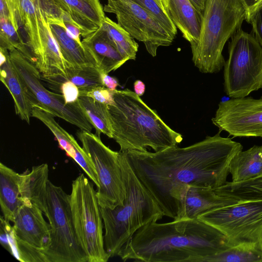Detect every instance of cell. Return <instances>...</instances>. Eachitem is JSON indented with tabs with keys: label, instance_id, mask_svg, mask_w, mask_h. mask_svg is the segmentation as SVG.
<instances>
[{
	"label": "cell",
	"instance_id": "277c9868",
	"mask_svg": "<svg viewBox=\"0 0 262 262\" xmlns=\"http://www.w3.org/2000/svg\"><path fill=\"white\" fill-rule=\"evenodd\" d=\"M119 159L125 186L123 205L114 209L100 207L104 228V247L110 257L121 249L141 227L161 220L163 215L147 190L137 178L122 152Z\"/></svg>",
	"mask_w": 262,
	"mask_h": 262
},
{
	"label": "cell",
	"instance_id": "1f68e13d",
	"mask_svg": "<svg viewBox=\"0 0 262 262\" xmlns=\"http://www.w3.org/2000/svg\"><path fill=\"white\" fill-rule=\"evenodd\" d=\"M0 48L8 51L16 49L33 63L34 59L29 48L9 19L0 18Z\"/></svg>",
	"mask_w": 262,
	"mask_h": 262
},
{
	"label": "cell",
	"instance_id": "52a82bcc",
	"mask_svg": "<svg viewBox=\"0 0 262 262\" xmlns=\"http://www.w3.org/2000/svg\"><path fill=\"white\" fill-rule=\"evenodd\" d=\"M224 66V88L231 98L262 89V47L252 34L239 29L231 38Z\"/></svg>",
	"mask_w": 262,
	"mask_h": 262
},
{
	"label": "cell",
	"instance_id": "8fae6325",
	"mask_svg": "<svg viewBox=\"0 0 262 262\" xmlns=\"http://www.w3.org/2000/svg\"><path fill=\"white\" fill-rule=\"evenodd\" d=\"M11 62L24 81L34 106H38L71 123L81 130L91 132L90 123L78 101L66 104L61 94L47 90L41 83V74L35 66L16 49L9 51Z\"/></svg>",
	"mask_w": 262,
	"mask_h": 262
},
{
	"label": "cell",
	"instance_id": "6da1fadb",
	"mask_svg": "<svg viewBox=\"0 0 262 262\" xmlns=\"http://www.w3.org/2000/svg\"><path fill=\"white\" fill-rule=\"evenodd\" d=\"M220 133L185 147L122 152L163 216L176 220L185 186L216 188L227 182L229 163L243 147Z\"/></svg>",
	"mask_w": 262,
	"mask_h": 262
},
{
	"label": "cell",
	"instance_id": "d590c367",
	"mask_svg": "<svg viewBox=\"0 0 262 262\" xmlns=\"http://www.w3.org/2000/svg\"><path fill=\"white\" fill-rule=\"evenodd\" d=\"M248 23L252 28V34L262 47V7L250 17Z\"/></svg>",
	"mask_w": 262,
	"mask_h": 262
},
{
	"label": "cell",
	"instance_id": "2e32d148",
	"mask_svg": "<svg viewBox=\"0 0 262 262\" xmlns=\"http://www.w3.org/2000/svg\"><path fill=\"white\" fill-rule=\"evenodd\" d=\"M43 214L37 207L23 205L13 222L14 231L19 239L41 250L48 247L51 240L50 226Z\"/></svg>",
	"mask_w": 262,
	"mask_h": 262
},
{
	"label": "cell",
	"instance_id": "7402d4cb",
	"mask_svg": "<svg viewBox=\"0 0 262 262\" xmlns=\"http://www.w3.org/2000/svg\"><path fill=\"white\" fill-rule=\"evenodd\" d=\"M168 13L190 47L195 45L200 34L202 14L189 0H169Z\"/></svg>",
	"mask_w": 262,
	"mask_h": 262
},
{
	"label": "cell",
	"instance_id": "f546056e",
	"mask_svg": "<svg viewBox=\"0 0 262 262\" xmlns=\"http://www.w3.org/2000/svg\"><path fill=\"white\" fill-rule=\"evenodd\" d=\"M215 189L219 194L241 201L262 200V176L238 183L227 181Z\"/></svg>",
	"mask_w": 262,
	"mask_h": 262
},
{
	"label": "cell",
	"instance_id": "f1b7e54d",
	"mask_svg": "<svg viewBox=\"0 0 262 262\" xmlns=\"http://www.w3.org/2000/svg\"><path fill=\"white\" fill-rule=\"evenodd\" d=\"M201 262H262V245L240 244L207 256Z\"/></svg>",
	"mask_w": 262,
	"mask_h": 262
},
{
	"label": "cell",
	"instance_id": "7c38bea8",
	"mask_svg": "<svg viewBox=\"0 0 262 262\" xmlns=\"http://www.w3.org/2000/svg\"><path fill=\"white\" fill-rule=\"evenodd\" d=\"M104 12L116 15L117 23L130 35L142 42L153 57L161 46H169L174 38L149 12L133 0H107Z\"/></svg>",
	"mask_w": 262,
	"mask_h": 262
},
{
	"label": "cell",
	"instance_id": "60d3db41",
	"mask_svg": "<svg viewBox=\"0 0 262 262\" xmlns=\"http://www.w3.org/2000/svg\"><path fill=\"white\" fill-rule=\"evenodd\" d=\"M244 6L246 10L247 15L248 12L260 1V0H242Z\"/></svg>",
	"mask_w": 262,
	"mask_h": 262
},
{
	"label": "cell",
	"instance_id": "3957f363",
	"mask_svg": "<svg viewBox=\"0 0 262 262\" xmlns=\"http://www.w3.org/2000/svg\"><path fill=\"white\" fill-rule=\"evenodd\" d=\"M115 104L108 105L113 139L120 151L155 152L177 146L182 136L171 128L135 92L114 90Z\"/></svg>",
	"mask_w": 262,
	"mask_h": 262
},
{
	"label": "cell",
	"instance_id": "7bdbcfd3",
	"mask_svg": "<svg viewBox=\"0 0 262 262\" xmlns=\"http://www.w3.org/2000/svg\"><path fill=\"white\" fill-rule=\"evenodd\" d=\"M157 3L160 6V7L163 9L164 10V7L163 6V4H162V0H155Z\"/></svg>",
	"mask_w": 262,
	"mask_h": 262
},
{
	"label": "cell",
	"instance_id": "e0dca14e",
	"mask_svg": "<svg viewBox=\"0 0 262 262\" xmlns=\"http://www.w3.org/2000/svg\"><path fill=\"white\" fill-rule=\"evenodd\" d=\"M31 115L42 122L53 133L59 147L68 156L72 158L90 179L96 177V172L91 159L72 135L55 121V116L38 106H34Z\"/></svg>",
	"mask_w": 262,
	"mask_h": 262
},
{
	"label": "cell",
	"instance_id": "484cf974",
	"mask_svg": "<svg viewBox=\"0 0 262 262\" xmlns=\"http://www.w3.org/2000/svg\"><path fill=\"white\" fill-rule=\"evenodd\" d=\"M60 52L67 62L75 67H97L92 57L67 33L64 23L61 25L49 24Z\"/></svg>",
	"mask_w": 262,
	"mask_h": 262
},
{
	"label": "cell",
	"instance_id": "44dd1931",
	"mask_svg": "<svg viewBox=\"0 0 262 262\" xmlns=\"http://www.w3.org/2000/svg\"><path fill=\"white\" fill-rule=\"evenodd\" d=\"M1 81L11 94L16 114L30 124L33 102L24 81L11 62L9 54L6 62L0 64Z\"/></svg>",
	"mask_w": 262,
	"mask_h": 262
},
{
	"label": "cell",
	"instance_id": "e575fe53",
	"mask_svg": "<svg viewBox=\"0 0 262 262\" xmlns=\"http://www.w3.org/2000/svg\"><path fill=\"white\" fill-rule=\"evenodd\" d=\"M59 91L61 93L66 104L76 103L80 96L79 88L73 83L67 81L62 83Z\"/></svg>",
	"mask_w": 262,
	"mask_h": 262
},
{
	"label": "cell",
	"instance_id": "8992f818",
	"mask_svg": "<svg viewBox=\"0 0 262 262\" xmlns=\"http://www.w3.org/2000/svg\"><path fill=\"white\" fill-rule=\"evenodd\" d=\"M70 203L76 236L88 262H106L110 256L104 247V225L96 191L83 173L72 182Z\"/></svg>",
	"mask_w": 262,
	"mask_h": 262
},
{
	"label": "cell",
	"instance_id": "30bf717a",
	"mask_svg": "<svg viewBox=\"0 0 262 262\" xmlns=\"http://www.w3.org/2000/svg\"><path fill=\"white\" fill-rule=\"evenodd\" d=\"M198 219L219 230L234 246L262 245V200L242 201L209 211Z\"/></svg>",
	"mask_w": 262,
	"mask_h": 262
},
{
	"label": "cell",
	"instance_id": "5b68a950",
	"mask_svg": "<svg viewBox=\"0 0 262 262\" xmlns=\"http://www.w3.org/2000/svg\"><path fill=\"white\" fill-rule=\"evenodd\" d=\"M242 0H206L197 43L191 46L194 66L203 73H215L224 67L226 42L246 21Z\"/></svg>",
	"mask_w": 262,
	"mask_h": 262
},
{
	"label": "cell",
	"instance_id": "ab89813d",
	"mask_svg": "<svg viewBox=\"0 0 262 262\" xmlns=\"http://www.w3.org/2000/svg\"><path fill=\"white\" fill-rule=\"evenodd\" d=\"M196 10L203 14L206 0H189Z\"/></svg>",
	"mask_w": 262,
	"mask_h": 262
},
{
	"label": "cell",
	"instance_id": "9c48e42d",
	"mask_svg": "<svg viewBox=\"0 0 262 262\" xmlns=\"http://www.w3.org/2000/svg\"><path fill=\"white\" fill-rule=\"evenodd\" d=\"M82 148L95 168L99 186L96 195L100 207L114 209L123 205L126 190L119 152L106 146L99 136L82 130L77 133Z\"/></svg>",
	"mask_w": 262,
	"mask_h": 262
},
{
	"label": "cell",
	"instance_id": "83f0119b",
	"mask_svg": "<svg viewBox=\"0 0 262 262\" xmlns=\"http://www.w3.org/2000/svg\"><path fill=\"white\" fill-rule=\"evenodd\" d=\"M78 104L87 119L96 129V135L101 133L113 138V129L108 105L95 101L92 98L80 96Z\"/></svg>",
	"mask_w": 262,
	"mask_h": 262
},
{
	"label": "cell",
	"instance_id": "d6a6232c",
	"mask_svg": "<svg viewBox=\"0 0 262 262\" xmlns=\"http://www.w3.org/2000/svg\"><path fill=\"white\" fill-rule=\"evenodd\" d=\"M152 15L174 39L177 28L169 14L155 0H133Z\"/></svg>",
	"mask_w": 262,
	"mask_h": 262
},
{
	"label": "cell",
	"instance_id": "9a60e30c",
	"mask_svg": "<svg viewBox=\"0 0 262 262\" xmlns=\"http://www.w3.org/2000/svg\"><path fill=\"white\" fill-rule=\"evenodd\" d=\"M41 39V53L34 64L39 71L41 78L46 79L57 76L64 77L70 66L63 57L52 34L50 25L35 0Z\"/></svg>",
	"mask_w": 262,
	"mask_h": 262
},
{
	"label": "cell",
	"instance_id": "7a4b0ae2",
	"mask_svg": "<svg viewBox=\"0 0 262 262\" xmlns=\"http://www.w3.org/2000/svg\"><path fill=\"white\" fill-rule=\"evenodd\" d=\"M233 246L219 230L199 219L173 220L141 227L117 256L124 261L201 262Z\"/></svg>",
	"mask_w": 262,
	"mask_h": 262
},
{
	"label": "cell",
	"instance_id": "ba28073f",
	"mask_svg": "<svg viewBox=\"0 0 262 262\" xmlns=\"http://www.w3.org/2000/svg\"><path fill=\"white\" fill-rule=\"evenodd\" d=\"M47 213L51 229L48 247L41 250L48 262H88L75 230L70 194L50 180L47 187Z\"/></svg>",
	"mask_w": 262,
	"mask_h": 262
},
{
	"label": "cell",
	"instance_id": "b9f144b4",
	"mask_svg": "<svg viewBox=\"0 0 262 262\" xmlns=\"http://www.w3.org/2000/svg\"><path fill=\"white\" fill-rule=\"evenodd\" d=\"M162 1L163 6L164 7L165 10L168 14V5L169 0H162Z\"/></svg>",
	"mask_w": 262,
	"mask_h": 262
},
{
	"label": "cell",
	"instance_id": "836d02e7",
	"mask_svg": "<svg viewBox=\"0 0 262 262\" xmlns=\"http://www.w3.org/2000/svg\"><path fill=\"white\" fill-rule=\"evenodd\" d=\"M79 90L80 96L90 97L96 101L108 105L115 104L114 91L104 86H93Z\"/></svg>",
	"mask_w": 262,
	"mask_h": 262
},
{
	"label": "cell",
	"instance_id": "4dcf8cb0",
	"mask_svg": "<svg viewBox=\"0 0 262 262\" xmlns=\"http://www.w3.org/2000/svg\"><path fill=\"white\" fill-rule=\"evenodd\" d=\"M101 26L121 55L128 60H135L139 46L130 34L107 17Z\"/></svg>",
	"mask_w": 262,
	"mask_h": 262
},
{
	"label": "cell",
	"instance_id": "ffe728a7",
	"mask_svg": "<svg viewBox=\"0 0 262 262\" xmlns=\"http://www.w3.org/2000/svg\"><path fill=\"white\" fill-rule=\"evenodd\" d=\"M67 11L85 37L102 25L105 17L99 0H54Z\"/></svg>",
	"mask_w": 262,
	"mask_h": 262
},
{
	"label": "cell",
	"instance_id": "f35d334b",
	"mask_svg": "<svg viewBox=\"0 0 262 262\" xmlns=\"http://www.w3.org/2000/svg\"><path fill=\"white\" fill-rule=\"evenodd\" d=\"M134 89L135 93L140 97L142 96L145 93V84L141 80H137L134 83Z\"/></svg>",
	"mask_w": 262,
	"mask_h": 262
},
{
	"label": "cell",
	"instance_id": "4fadbf2b",
	"mask_svg": "<svg viewBox=\"0 0 262 262\" xmlns=\"http://www.w3.org/2000/svg\"><path fill=\"white\" fill-rule=\"evenodd\" d=\"M212 123L229 136L262 138V96L231 98L221 102Z\"/></svg>",
	"mask_w": 262,
	"mask_h": 262
},
{
	"label": "cell",
	"instance_id": "d4e9b609",
	"mask_svg": "<svg viewBox=\"0 0 262 262\" xmlns=\"http://www.w3.org/2000/svg\"><path fill=\"white\" fill-rule=\"evenodd\" d=\"M0 239L2 245L21 262H48L41 249L19 239L13 226L1 216Z\"/></svg>",
	"mask_w": 262,
	"mask_h": 262
},
{
	"label": "cell",
	"instance_id": "603a6c76",
	"mask_svg": "<svg viewBox=\"0 0 262 262\" xmlns=\"http://www.w3.org/2000/svg\"><path fill=\"white\" fill-rule=\"evenodd\" d=\"M19 173L0 163V205L4 218L13 222L19 208L23 205L18 185Z\"/></svg>",
	"mask_w": 262,
	"mask_h": 262
},
{
	"label": "cell",
	"instance_id": "5bb4252c",
	"mask_svg": "<svg viewBox=\"0 0 262 262\" xmlns=\"http://www.w3.org/2000/svg\"><path fill=\"white\" fill-rule=\"evenodd\" d=\"M241 202L242 201L219 194L215 188L187 185L182 191L178 216L174 220L198 219L209 211Z\"/></svg>",
	"mask_w": 262,
	"mask_h": 262
},
{
	"label": "cell",
	"instance_id": "74e56055",
	"mask_svg": "<svg viewBox=\"0 0 262 262\" xmlns=\"http://www.w3.org/2000/svg\"><path fill=\"white\" fill-rule=\"evenodd\" d=\"M101 79L103 85L111 90H117V87L119 85L117 79L110 76L108 74L101 73Z\"/></svg>",
	"mask_w": 262,
	"mask_h": 262
},
{
	"label": "cell",
	"instance_id": "8d00e7d4",
	"mask_svg": "<svg viewBox=\"0 0 262 262\" xmlns=\"http://www.w3.org/2000/svg\"><path fill=\"white\" fill-rule=\"evenodd\" d=\"M64 24L68 34L79 44L82 45V41L80 40L81 31L79 27L71 23L65 22Z\"/></svg>",
	"mask_w": 262,
	"mask_h": 262
},
{
	"label": "cell",
	"instance_id": "d6986e66",
	"mask_svg": "<svg viewBox=\"0 0 262 262\" xmlns=\"http://www.w3.org/2000/svg\"><path fill=\"white\" fill-rule=\"evenodd\" d=\"M49 173L48 165L43 163L19 174L18 178L20 198L23 204L37 207L45 216L47 213Z\"/></svg>",
	"mask_w": 262,
	"mask_h": 262
},
{
	"label": "cell",
	"instance_id": "4316f807",
	"mask_svg": "<svg viewBox=\"0 0 262 262\" xmlns=\"http://www.w3.org/2000/svg\"><path fill=\"white\" fill-rule=\"evenodd\" d=\"M56 89L59 90L60 85L67 81L75 84L79 89L97 86H103L101 72L95 66L75 67L70 66L67 68L66 76H57L50 79H43Z\"/></svg>",
	"mask_w": 262,
	"mask_h": 262
},
{
	"label": "cell",
	"instance_id": "ac0fdd59",
	"mask_svg": "<svg viewBox=\"0 0 262 262\" xmlns=\"http://www.w3.org/2000/svg\"><path fill=\"white\" fill-rule=\"evenodd\" d=\"M82 43L101 73L108 74L128 60L121 55L102 26L84 37Z\"/></svg>",
	"mask_w": 262,
	"mask_h": 262
},
{
	"label": "cell",
	"instance_id": "cb8c5ba5",
	"mask_svg": "<svg viewBox=\"0 0 262 262\" xmlns=\"http://www.w3.org/2000/svg\"><path fill=\"white\" fill-rule=\"evenodd\" d=\"M232 182L238 183L262 176V144L238 152L229 166Z\"/></svg>",
	"mask_w": 262,
	"mask_h": 262
}]
</instances>
